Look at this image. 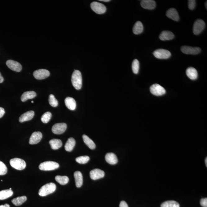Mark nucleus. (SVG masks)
<instances>
[{
	"mask_svg": "<svg viewBox=\"0 0 207 207\" xmlns=\"http://www.w3.org/2000/svg\"><path fill=\"white\" fill-rule=\"evenodd\" d=\"M71 82L73 86L77 90H79L82 86V75L80 71L75 70L71 77Z\"/></svg>",
	"mask_w": 207,
	"mask_h": 207,
	"instance_id": "nucleus-1",
	"label": "nucleus"
},
{
	"mask_svg": "<svg viewBox=\"0 0 207 207\" xmlns=\"http://www.w3.org/2000/svg\"><path fill=\"white\" fill-rule=\"evenodd\" d=\"M56 185L53 182L47 183L43 185L39 191L38 194L41 196H45L55 191Z\"/></svg>",
	"mask_w": 207,
	"mask_h": 207,
	"instance_id": "nucleus-2",
	"label": "nucleus"
},
{
	"mask_svg": "<svg viewBox=\"0 0 207 207\" xmlns=\"http://www.w3.org/2000/svg\"><path fill=\"white\" fill-rule=\"evenodd\" d=\"M59 167L58 163L52 161H47L41 163L39 166V168L41 170L51 171L55 170Z\"/></svg>",
	"mask_w": 207,
	"mask_h": 207,
	"instance_id": "nucleus-3",
	"label": "nucleus"
},
{
	"mask_svg": "<svg viewBox=\"0 0 207 207\" xmlns=\"http://www.w3.org/2000/svg\"><path fill=\"white\" fill-rule=\"evenodd\" d=\"M11 167L17 170H23L25 168L26 164L25 161L19 158H14L10 161Z\"/></svg>",
	"mask_w": 207,
	"mask_h": 207,
	"instance_id": "nucleus-4",
	"label": "nucleus"
},
{
	"mask_svg": "<svg viewBox=\"0 0 207 207\" xmlns=\"http://www.w3.org/2000/svg\"><path fill=\"white\" fill-rule=\"evenodd\" d=\"M91 7L94 12L99 14H104L106 11V6L101 3L97 2H93L91 3Z\"/></svg>",
	"mask_w": 207,
	"mask_h": 207,
	"instance_id": "nucleus-5",
	"label": "nucleus"
},
{
	"mask_svg": "<svg viewBox=\"0 0 207 207\" xmlns=\"http://www.w3.org/2000/svg\"><path fill=\"white\" fill-rule=\"evenodd\" d=\"M150 91L153 95L161 96L166 93L165 89L160 85L158 84H153L150 87Z\"/></svg>",
	"mask_w": 207,
	"mask_h": 207,
	"instance_id": "nucleus-6",
	"label": "nucleus"
},
{
	"mask_svg": "<svg viewBox=\"0 0 207 207\" xmlns=\"http://www.w3.org/2000/svg\"><path fill=\"white\" fill-rule=\"evenodd\" d=\"M205 27V23L201 19H198L195 21L193 27V32L196 35H198L203 31Z\"/></svg>",
	"mask_w": 207,
	"mask_h": 207,
	"instance_id": "nucleus-7",
	"label": "nucleus"
},
{
	"mask_svg": "<svg viewBox=\"0 0 207 207\" xmlns=\"http://www.w3.org/2000/svg\"><path fill=\"white\" fill-rule=\"evenodd\" d=\"M153 54L156 58L160 59H166L169 58L171 56V53L169 50L164 49H159L155 50Z\"/></svg>",
	"mask_w": 207,
	"mask_h": 207,
	"instance_id": "nucleus-8",
	"label": "nucleus"
},
{
	"mask_svg": "<svg viewBox=\"0 0 207 207\" xmlns=\"http://www.w3.org/2000/svg\"><path fill=\"white\" fill-rule=\"evenodd\" d=\"M182 53L186 54L197 55L201 52V50L199 47H194L184 46L181 48Z\"/></svg>",
	"mask_w": 207,
	"mask_h": 207,
	"instance_id": "nucleus-9",
	"label": "nucleus"
},
{
	"mask_svg": "<svg viewBox=\"0 0 207 207\" xmlns=\"http://www.w3.org/2000/svg\"><path fill=\"white\" fill-rule=\"evenodd\" d=\"M67 125L64 123H57L53 125L52 128V131L55 134H62L66 131Z\"/></svg>",
	"mask_w": 207,
	"mask_h": 207,
	"instance_id": "nucleus-10",
	"label": "nucleus"
},
{
	"mask_svg": "<svg viewBox=\"0 0 207 207\" xmlns=\"http://www.w3.org/2000/svg\"><path fill=\"white\" fill-rule=\"evenodd\" d=\"M34 77L35 79L41 80L45 79L49 76L50 72L45 69H39L34 72Z\"/></svg>",
	"mask_w": 207,
	"mask_h": 207,
	"instance_id": "nucleus-11",
	"label": "nucleus"
},
{
	"mask_svg": "<svg viewBox=\"0 0 207 207\" xmlns=\"http://www.w3.org/2000/svg\"><path fill=\"white\" fill-rule=\"evenodd\" d=\"M8 67L12 70L19 72L22 69V65L17 61L12 60H8L6 62Z\"/></svg>",
	"mask_w": 207,
	"mask_h": 207,
	"instance_id": "nucleus-12",
	"label": "nucleus"
},
{
	"mask_svg": "<svg viewBox=\"0 0 207 207\" xmlns=\"http://www.w3.org/2000/svg\"><path fill=\"white\" fill-rule=\"evenodd\" d=\"M105 173L103 171L99 169H95L91 170L90 172L91 179L93 180H97L102 178L104 177Z\"/></svg>",
	"mask_w": 207,
	"mask_h": 207,
	"instance_id": "nucleus-13",
	"label": "nucleus"
},
{
	"mask_svg": "<svg viewBox=\"0 0 207 207\" xmlns=\"http://www.w3.org/2000/svg\"><path fill=\"white\" fill-rule=\"evenodd\" d=\"M42 134L40 132H35L32 133L31 136L29 143L31 145L36 144L41 140Z\"/></svg>",
	"mask_w": 207,
	"mask_h": 207,
	"instance_id": "nucleus-14",
	"label": "nucleus"
},
{
	"mask_svg": "<svg viewBox=\"0 0 207 207\" xmlns=\"http://www.w3.org/2000/svg\"><path fill=\"white\" fill-rule=\"evenodd\" d=\"M166 16L172 20L178 21L180 19L179 14L177 10L173 8H171L166 12Z\"/></svg>",
	"mask_w": 207,
	"mask_h": 207,
	"instance_id": "nucleus-15",
	"label": "nucleus"
},
{
	"mask_svg": "<svg viewBox=\"0 0 207 207\" xmlns=\"http://www.w3.org/2000/svg\"><path fill=\"white\" fill-rule=\"evenodd\" d=\"M142 7L145 9L153 10L156 7L155 2L153 0H143L141 2Z\"/></svg>",
	"mask_w": 207,
	"mask_h": 207,
	"instance_id": "nucleus-16",
	"label": "nucleus"
},
{
	"mask_svg": "<svg viewBox=\"0 0 207 207\" xmlns=\"http://www.w3.org/2000/svg\"><path fill=\"white\" fill-rule=\"evenodd\" d=\"M35 113L34 111H29L25 112L19 117V121L20 123L29 121L33 118Z\"/></svg>",
	"mask_w": 207,
	"mask_h": 207,
	"instance_id": "nucleus-17",
	"label": "nucleus"
},
{
	"mask_svg": "<svg viewBox=\"0 0 207 207\" xmlns=\"http://www.w3.org/2000/svg\"><path fill=\"white\" fill-rule=\"evenodd\" d=\"M65 105L68 109L71 110H75L76 104L75 100L71 97H67L65 100Z\"/></svg>",
	"mask_w": 207,
	"mask_h": 207,
	"instance_id": "nucleus-18",
	"label": "nucleus"
},
{
	"mask_svg": "<svg viewBox=\"0 0 207 207\" xmlns=\"http://www.w3.org/2000/svg\"><path fill=\"white\" fill-rule=\"evenodd\" d=\"M175 35L172 32L169 31H164L161 33L159 38L162 41L169 40L173 39Z\"/></svg>",
	"mask_w": 207,
	"mask_h": 207,
	"instance_id": "nucleus-19",
	"label": "nucleus"
},
{
	"mask_svg": "<svg viewBox=\"0 0 207 207\" xmlns=\"http://www.w3.org/2000/svg\"><path fill=\"white\" fill-rule=\"evenodd\" d=\"M106 161L110 164H115L118 162V159L115 154L112 153H109L105 156Z\"/></svg>",
	"mask_w": 207,
	"mask_h": 207,
	"instance_id": "nucleus-20",
	"label": "nucleus"
},
{
	"mask_svg": "<svg viewBox=\"0 0 207 207\" xmlns=\"http://www.w3.org/2000/svg\"><path fill=\"white\" fill-rule=\"evenodd\" d=\"M187 76L192 80L196 79L198 78V73L195 68L190 67L187 68L186 70Z\"/></svg>",
	"mask_w": 207,
	"mask_h": 207,
	"instance_id": "nucleus-21",
	"label": "nucleus"
},
{
	"mask_svg": "<svg viewBox=\"0 0 207 207\" xmlns=\"http://www.w3.org/2000/svg\"><path fill=\"white\" fill-rule=\"evenodd\" d=\"M36 96V93L34 91H27L22 94L21 100L22 102H25L28 99L34 98Z\"/></svg>",
	"mask_w": 207,
	"mask_h": 207,
	"instance_id": "nucleus-22",
	"label": "nucleus"
},
{
	"mask_svg": "<svg viewBox=\"0 0 207 207\" xmlns=\"http://www.w3.org/2000/svg\"><path fill=\"white\" fill-rule=\"evenodd\" d=\"M74 177L76 187L77 188H80L83 185V178L82 173L79 171H76L74 173Z\"/></svg>",
	"mask_w": 207,
	"mask_h": 207,
	"instance_id": "nucleus-23",
	"label": "nucleus"
},
{
	"mask_svg": "<svg viewBox=\"0 0 207 207\" xmlns=\"http://www.w3.org/2000/svg\"><path fill=\"white\" fill-rule=\"evenodd\" d=\"M76 144L75 140L74 138L70 137L68 138L65 145V148L66 151H73Z\"/></svg>",
	"mask_w": 207,
	"mask_h": 207,
	"instance_id": "nucleus-24",
	"label": "nucleus"
},
{
	"mask_svg": "<svg viewBox=\"0 0 207 207\" xmlns=\"http://www.w3.org/2000/svg\"><path fill=\"white\" fill-rule=\"evenodd\" d=\"M143 30V26L142 23L140 21H137L135 24L133 29V33L136 35H138L142 33Z\"/></svg>",
	"mask_w": 207,
	"mask_h": 207,
	"instance_id": "nucleus-25",
	"label": "nucleus"
},
{
	"mask_svg": "<svg viewBox=\"0 0 207 207\" xmlns=\"http://www.w3.org/2000/svg\"><path fill=\"white\" fill-rule=\"evenodd\" d=\"M49 143L52 149L53 150H57L62 146L61 141L58 139H52L49 141Z\"/></svg>",
	"mask_w": 207,
	"mask_h": 207,
	"instance_id": "nucleus-26",
	"label": "nucleus"
},
{
	"mask_svg": "<svg viewBox=\"0 0 207 207\" xmlns=\"http://www.w3.org/2000/svg\"><path fill=\"white\" fill-rule=\"evenodd\" d=\"M83 138L84 143L87 145L89 149L91 150L95 149L96 146L95 143L88 137L86 135H83Z\"/></svg>",
	"mask_w": 207,
	"mask_h": 207,
	"instance_id": "nucleus-27",
	"label": "nucleus"
},
{
	"mask_svg": "<svg viewBox=\"0 0 207 207\" xmlns=\"http://www.w3.org/2000/svg\"><path fill=\"white\" fill-rule=\"evenodd\" d=\"M13 195L12 190H6L0 191V200H6L10 198Z\"/></svg>",
	"mask_w": 207,
	"mask_h": 207,
	"instance_id": "nucleus-28",
	"label": "nucleus"
},
{
	"mask_svg": "<svg viewBox=\"0 0 207 207\" xmlns=\"http://www.w3.org/2000/svg\"><path fill=\"white\" fill-rule=\"evenodd\" d=\"M27 200V197L24 196L18 197L12 200V202L13 204L16 206H19L24 203Z\"/></svg>",
	"mask_w": 207,
	"mask_h": 207,
	"instance_id": "nucleus-29",
	"label": "nucleus"
},
{
	"mask_svg": "<svg viewBox=\"0 0 207 207\" xmlns=\"http://www.w3.org/2000/svg\"><path fill=\"white\" fill-rule=\"evenodd\" d=\"M55 180L61 185H65L69 182V179L68 177L66 176H56L55 177Z\"/></svg>",
	"mask_w": 207,
	"mask_h": 207,
	"instance_id": "nucleus-30",
	"label": "nucleus"
},
{
	"mask_svg": "<svg viewBox=\"0 0 207 207\" xmlns=\"http://www.w3.org/2000/svg\"><path fill=\"white\" fill-rule=\"evenodd\" d=\"M161 207H180V205L175 201H168L162 203Z\"/></svg>",
	"mask_w": 207,
	"mask_h": 207,
	"instance_id": "nucleus-31",
	"label": "nucleus"
},
{
	"mask_svg": "<svg viewBox=\"0 0 207 207\" xmlns=\"http://www.w3.org/2000/svg\"><path fill=\"white\" fill-rule=\"evenodd\" d=\"M52 115L49 112H46L41 117L42 121L43 123L46 124L48 123L52 118Z\"/></svg>",
	"mask_w": 207,
	"mask_h": 207,
	"instance_id": "nucleus-32",
	"label": "nucleus"
},
{
	"mask_svg": "<svg viewBox=\"0 0 207 207\" xmlns=\"http://www.w3.org/2000/svg\"><path fill=\"white\" fill-rule=\"evenodd\" d=\"M132 70L135 74H138L139 70V62L137 60L135 59L132 63Z\"/></svg>",
	"mask_w": 207,
	"mask_h": 207,
	"instance_id": "nucleus-33",
	"label": "nucleus"
},
{
	"mask_svg": "<svg viewBox=\"0 0 207 207\" xmlns=\"http://www.w3.org/2000/svg\"><path fill=\"white\" fill-rule=\"evenodd\" d=\"M90 158L88 156H80L76 158V161L80 164H85L88 162Z\"/></svg>",
	"mask_w": 207,
	"mask_h": 207,
	"instance_id": "nucleus-34",
	"label": "nucleus"
},
{
	"mask_svg": "<svg viewBox=\"0 0 207 207\" xmlns=\"http://www.w3.org/2000/svg\"><path fill=\"white\" fill-rule=\"evenodd\" d=\"M48 101L52 107H56L57 106L58 102L57 100L55 98L53 94H50L49 97Z\"/></svg>",
	"mask_w": 207,
	"mask_h": 207,
	"instance_id": "nucleus-35",
	"label": "nucleus"
},
{
	"mask_svg": "<svg viewBox=\"0 0 207 207\" xmlns=\"http://www.w3.org/2000/svg\"><path fill=\"white\" fill-rule=\"evenodd\" d=\"M7 172V169L5 164L0 161V175H6Z\"/></svg>",
	"mask_w": 207,
	"mask_h": 207,
	"instance_id": "nucleus-36",
	"label": "nucleus"
},
{
	"mask_svg": "<svg viewBox=\"0 0 207 207\" xmlns=\"http://www.w3.org/2000/svg\"><path fill=\"white\" fill-rule=\"evenodd\" d=\"M188 7L191 10H193L195 9L196 6V2L195 0H189L188 1Z\"/></svg>",
	"mask_w": 207,
	"mask_h": 207,
	"instance_id": "nucleus-37",
	"label": "nucleus"
},
{
	"mask_svg": "<svg viewBox=\"0 0 207 207\" xmlns=\"http://www.w3.org/2000/svg\"><path fill=\"white\" fill-rule=\"evenodd\" d=\"M200 204L203 207H207V198H202L200 201Z\"/></svg>",
	"mask_w": 207,
	"mask_h": 207,
	"instance_id": "nucleus-38",
	"label": "nucleus"
},
{
	"mask_svg": "<svg viewBox=\"0 0 207 207\" xmlns=\"http://www.w3.org/2000/svg\"><path fill=\"white\" fill-rule=\"evenodd\" d=\"M119 207H128V206L126 202L125 201H122L120 203Z\"/></svg>",
	"mask_w": 207,
	"mask_h": 207,
	"instance_id": "nucleus-39",
	"label": "nucleus"
},
{
	"mask_svg": "<svg viewBox=\"0 0 207 207\" xmlns=\"http://www.w3.org/2000/svg\"><path fill=\"white\" fill-rule=\"evenodd\" d=\"M5 112L4 109L2 107H0V118H1L4 115Z\"/></svg>",
	"mask_w": 207,
	"mask_h": 207,
	"instance_id": "nucleus-40",
	"label": "nucleus"
},
{
	"mask_svg": "<svg viewBox=\"0 0 207 207\" xmlns=\"http://www.w3.org/2000/svg\"><path fill=\"white\" fill-rule=\"evenodd\" d=\"M4 78L2 76L1 73H0V83H2L3 81H4Z\"/></svg>",
	"mask_w": 207,
	"mask_h": 207,
	"instance_id": "nucleus-41",
	"label": "nucleus"
},
{
	"mask_svg": "<svg viewBox=\"0 0 207 207\" xmlns=\"http://www.w3.org/2000/svg\"><path fill=\"white\" fill-rule=\"evenodd\" d=\"M0 207H10V205L8 204H6L4 205H0Z\"/></svg>",
	"mask_w": 207,
	"mask_h": 207,
	"instance_id": "nucleus-42",
	"label": "nucleus"
},
{
	"mask_svg": "<svg viewBox=\"0 0 207 207\" xmlns=\"http://www.w3.org/2000/svg\"><path fill=\"white\" fill-rule=\"evenodd\" d=\"M99 1L105 2H108L110 1V0H99Z\"/></svg>",
	"mask_w": 207,
	"mask_h": 207,
	"instance_id": "nucleus-43",
	"label": "nucleus"
},
{
	"mask_svg": "<svg viewBox=\"0 0 207 207\" xmlns=\"http://www.w3.org/2000/svg\"><path fill=\"white\" fill-rule=\"evenodd\" d=\"M205 164H206V167H207V158L205 159Z\"/></svg>",
	"mask_w": 207,
	"mask_h": 207,
	"instance_id": "nucleus-44",
	"label": "nucleus"
},
{
	"mask_svg": "<svg viewBox=\"0 0 207 207\" xmlns=\"http://www.w3.org/2000/svg\"><path fill=\"white\" fill-rule=\"evenodd\" d=\"M205 7H206V9H207V2H206V3H205Z\"/></svg>",
	"mask_w": 207,
	"mask_h": 207,
	"instance_id": "nucleus-45",
	"label": "nucleus"
},
{
	"mask_svg": "<svg viewBox=\"0 0 207 207\" xmlns=\"http://www.w3.org/2000/svg\"><path fill=\"white\" fill-rule=\"evenodd\" d=\"M31 102H32V103H34L33 101H32Z\"/></svg>",
	"mask_w": 207,
	"mask_h": 207,
	"instance_id": "nucleus-46",
	"label": "nucleus"
},
{
	"mask_svg": "<svg viewBox=\"0 0 207 207\" xmlns=\"http://www.w3.org/2000/svg\"><path fill=\"white\" fill-rule=\"evenodd\" d=\"M9 190H12V188H10L9 189Z\"/></svg>",
	"mask_w": 207,
	"mask_h": 207,
	"instance_id": "nucleus-47",
	"label": "nucleus"
}]
</instances>
